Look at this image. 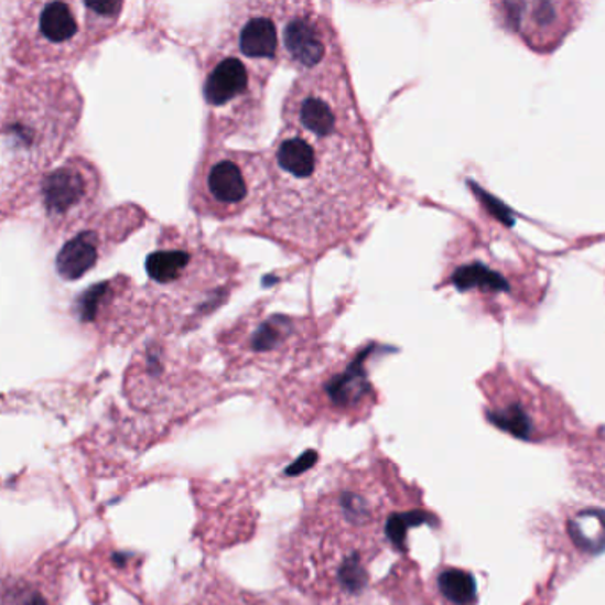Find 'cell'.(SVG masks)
<instances>
[{
  "mask_svg": "<svg viewBox=\"0 0 605 605\" xmlns=\"http://www.w3.org/2000/svg\"><path fill=\"white\" fill-rule=\"evenodd\" d=\"M267 183L264 151L205 144L192 174L188 206L201 219L226 223L260 206Z\"/></svg>",
  "mask_w": 605,
  "mask_h": 605,
  "instance_id": "obj_11",
  "label": "cell"
},
{
  "mask_svg": "<svg viewBox=\"0 0 605 605\" xmlns=\"http://www.w3.org/2000/svg\"><path fill=\"white\" fill-rule=\"evenodd\" d=\"M281 2H231L228 23L219 36V48L240 55L272 77L281 61Z\"/></svg>",
  "mask_w": 605,
  "mask_h": 605,
  "instance_id": "obj_17",
  "label": "cell"
},
{
  "mask_svg": "<svg viewBox=\"0 0 605 605\" xmlns=\"http://www.w3.org/2000/svg\"><path fill=\"white\" fill-rule=\"evenodd\" d=\"M596 447H598V455H596L595 458L602 460V462H598V471L604 469V476L593 479L592 487L601 488L602 496H605V446L602 444V446Z\"/></svg>",
  "mask_w": 605,
  "mask_h": 605,
  "instance_id": "obj_24",
  "label": "cell"
},
{
  "mask_svg": "<svg viewBox=\"0 0 605 605\" xmlns=\"http://www.w3.org/2000/svg\"><path fill=\"white\" fill-rule=\"evenodd\" d=\"M368 352L322 355L310 368L287 375L273 401L288 423H357L377 406V389L366 369Z\"/></svg>",
  "mask_w": 605,
  "mask_h": 605,
  "instance_id": "obj_7",
  "label": "cell"
},
{
  "mask_svg": "<svg viewBox=\"0 0 605 605\" xmlns=\"http://www.w3.org/2000/svg\"><path fill=\"white\" fill-rule=\"evenodd\" d=\"M270 75L240 55L214 51L203 60L206 147H224L231 137L252 136L263 119Z\"/></svg>",
  "mask_w": 605,
  "mask_h": 605,
  "instance_id": "obj_10",
  "label": "cell"
},
{
  "mask_svg": "<svg viewBox=\"0 0 605 605\" xmlns=\"http://www.w3.org/2000/svg\"><path fill=\"white\" fill-rule=\"evenodd\" d=\"M61 551L46 552L23 569L6 572L0 605H61L64 586Z\"/></svg>",
  "mask_w": 605,
  "mask_h": 605,
  "instance_id": "obj_19",
  "label": "cell"
},
{
  "mask_svg": "<svg viewBox=\"0 0 605 605\" xmlns=\"http://www.w3.org/2000/svg\"><path fill=\"white\" fill-rule=\"evenodd\" d=\"M508 31H514L532 51L552 52L574 31L583 6L575 2H503L497 4Z\"/></svg>",
  "mask_w": 605,
  "mask_h": 605,
  "instance_id": "obj_18",
  "label": "cell"
},
{
  "mask_svg": "<svg viewBox=\"0 0 605 605\" xmlns=\"http://www.w3.org/2000/svg\"><path fill=\"white\" fill-rule=\"evenodd\" d=\"M37 197L48 244L68 240L100 214L104 201L100 169L86 156H69L43 177Z\"/></svg>",
  "mask_w": 605,
  "mask_h": 605,
  "instance_id": "obj_14",
  "label": "cell"
},
{
  "mask_svg": "<svg viewBox=\"0 0 605 605\" xmlns=\"http://www.w3.org/2000/svg\"><path fill=\"white\" fill-rule=\"evenodd\" d=\"M325 320L314 314L273 313L263 302L240 314L215 336L226 377L249 371L288 375L310 368L324 355Z\"/></svg>",
  "mask_w": 605,
  "mask_h": 605,
  "instance_id": "obj_6",
  "label": "cell"
},
{
  "mask_svg": "<svg viewBox=\"0 0 605 605\" xmlns=\"http://www.w3.org/2000/svg\"><path fill=\"white\" fill-rule=\"evenodd\" d=\"M84 98L57 72H6L0 107V199L6 219L37 197L43 177L77 133Z\"/></svg>",
  "mask_w": 605,
  "mask_h": 605,
  "instance_id": "obj_3",
  "label": "cell"
},
{
  "mask_svg": "<svg viewBox=\"0 0 605 605\" xmlns=\"http://www.w3.org/2000/svg\"><path fill=\"white\" fill-rule=\"evenodd\" d=\"M156 334L133 354L123 378V395L133 412L156 423H173L215 391V382L194 363L196 357Z\"/></svg>",
  "mask_w": 605,
  "mask_h": 605,
  "instance_id": "obj_8",
  "label": "cell"
},
{
  "mask_svg": "<svg viewBox=\"0 0 605 605\" xmlns=\"http://www.w3.org/2000/svg\"><path fill=\"white\" fill-rule=\"evenodd\" d=\"M487 255V251H485ZM487 260H476L471 255L469 261L456 264L450 273V282L458 288L460 292H474L478 296H485L483 301H501V296H508V301L520 302V288H517L515 270H506L510 263H499L494 255H487Z\"/></svg>",
  "mask_w": 605,
  "mask_h": 605,
  "instance_id": "obj_20",
  "label": "cell"
},
{
  "mask_svg": "<svg viewBox=\"0 0 605 605\" xmlns=\"http://www.w3.org/2000/svg\"><path fill=\"white\" fill-rule=\"evenodd\" d=\"M566 532L572 545L584 554H596L605 549V511L577 510L566 520Z\"/></svg>",
  "mask_w": 605,
  "mask_h": 605,
  "instance_id": "obj_22",
  "label": "cell"
},
{
  "mask_svg": "<svg viewBox=\"0 0 605 605\" xmlns=\"http://www.w3.org/2000/svg\"><path fill=\"white\" fill-rule=\"evenodd\" d=\"M197 575L199 577L194 581L196 592L192 593L187 605H293L279 595L247 592L215 572Z\"/></svg>",
  "mask_w": 605,
  "mask_h": 605,
  "instance_id": "obj_21",
  "label": "cell"
},
{
  "mask_svg": "<svg viewBox=\"0 0 605 605\" xmlns=\"http://www.w3.org/2000/svg\"><path fill=\"white\" fill-rule=\"evenodd\" d=\"M144 269L156 334L164 336L199 328L241 282L240 261L176 228L162 229Z\"/></svg>",
  "mask_w": 605,
  "mask_h": 605,
  "instance_id": "obj_4",
  "label": "cell"
},
{
  "mask_svg": "<svg viewBox=\"0 0 605 605\" xmlns=\"http://www.w3.org/2000/svg\"><path fill=\"white\" fill-rule=\"evenodd\" d=\"M282 128L314 141L345 142L371 151L345 60L302 74L282 101Z\"/></svg>",
  "mask_w": 605,
  "mask_h": 605,
  "instance_id": "obj_9",
  "label": "cell"
},
{
  "mask_svg": "<svg viewBox=\"0 0 605 605\" xmlns=\"http://www.w3.org/2000/svg\"><path fill=\"white\" fill-rule=\"evenodd\" d=\"M256 231L314 260L354 235L377 197L371 151L281 128Z\"/></svg>",
  "mask_w": 605,
  "mask_h": 605,
  "instance_id": "obj_2",
  "label": "cell"
},
{
  "mask_svg": "<svg viewBox=\"0 0 605 605\" xmlns=\"http://www.w3.org/2000/svg\"><path fill=\"white\" fill-rule=\"evenodd\" d=\"M123 2L20 0L2 4L4 52L28 74L77 63L118 29Z\"/></svg>",
  "mask_w": 605,
  "mask_h": 605,
  "instance_id": "obj_5",
  "label": "cell"
},
{
  "mask_svg": "<svg viewBox=\"0 0 605 605\" xmlns=\"http://www.w3.org/2000/svg\"><path fill=\"white\" fill-rule=\"evenodd\" d=\"M72 313L77 324L100 345H128L155 327L144 288L137 287L125 273L84 290Z\"/></svg>",
  "mask_w": 605,
  "mask_h": 605,
  "instance_id": "obj_13",
  "label": "cell"
},
{
  "mask_svg": "<svg viewBox=\"0 0 605 605\" xmlns=\"http://www.w3.org/2000/svg\"><path fill=\"white\" fill-rule=\"evenodd\" d=\"M391 469L380 458L333 465L305 499L278 564L310 605L371 604V564L386 547H403L414 517Z\"/></svg>",
  "mask_w": 605,
  "mask_h": 605,
  "instance_id": "obj_1",
  "label": "cell"
},
{
  "mask_svg": "<svg viewBox=\"0 0 605 605\" xmlns=\"http://www.w3.org/2000/svg\"><path fill=\"white\" fill-rule=\"evenodd\" d=\"M435 586H437V593L442 601L450 605H473L476 602V595H478L476 592L478 587H476L473 575L465 570L453 569V566H447L439 572Z\"/></svg>",
  "mask_w": 605,
  "mask_h": 605,
  "instance_id": "obj_23",
  "label": "cell"
},
{
  "mask_svg": "<svg viewBox=\"0 0 605 605\" xmlns=\"http://www.w3.org/2000/svg\"><path fill=\"white\" fill-rule=\"evenodd\" d=\"M487 397V418L514 437L529 442L549 441L564 430L563 400L510 368H497L482 380Z\"/></svg>",
  "mask_w": 605,
  "mask_h": 605,
  "instance_id": "obj_12",
  "label": "cell"
},
{
  "mask_svg": "<svg viewBox=\"0 0 605 605\" xmlns=\"http://www.w3.org/2000/svg\"><path fill=\"white\" fill-rule=\"evenodd\" d=\"M281 61L299 75L345 60L333 20L311 2H281Z\"/></svg>",
  "mask_w": 605,
  "mask_h": 605,
  "instance_id": "obj_16",
  "label": "cell"
},
{
  "mask_svg": "<svg viewBox=\"0 0 605 605\" xmlns=\"http://www.w3.org/2000/svg\"><path fill=\"white\" fill-rule=\"evenodd\" d=\"M147 220V209L136 203H123L100 212L83 229H78L74 237L64 241L55 258V272L63 281L83 279L132 237L133 233L139 231Z\"/></svg>",
  "mask_w": 605,
  "mask_h": 605,
  "instance_id": "obj_15",
  "label": "cell"
}]
</instances>
